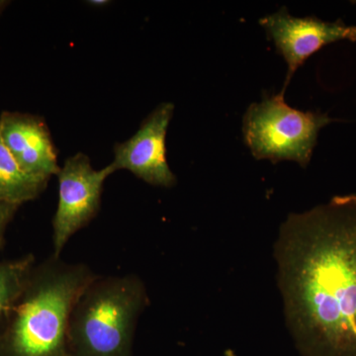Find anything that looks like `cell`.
Here are the masks:
<instances>
[{
  "instance_id": "6da1fadb",
  "label": "cell",
  "mask_w": 356,
  "mask_h": 356,
  "mask_svg": "<svg viewBox=\"0 0 356 356\" xmlns=\"http://www.w3.org/2000/svg\"><path fill=\"white\" fill-rule=\"evenodd\" d=\"M274 259L301 355L356 356V194L290 214Z\"/></svg>"
},
{
  "instance_id": "7a4b0ae2",
  "label": "cell",
  "mask_w": 356,
  "mask_h": 356,
  "mask_svg": "<svg viewBox=\"0 0 356 356\" xmlns=\"http://www.w3.org/2000/svg\"><path fill=\"white\" fill-rule=\"evenodd\" d=\"M96 278L88 266L51 257L33 268L4 324L1 348L8 356H67L72 310Z\"/></svg>"
},
{
  "instance_id": "3957f363",
  "label": "cell",
  "mask_w": 356,
  "mask_h": 356,
  "mask_svg": "<svg viewBox=\"0 0 356 356\" xmlns=\"http://www.w3.org/2000/svg\"><path fill=\"white\" fill-rule=\"evenodd\" d=\"M147 304L138 276H96L70 315L67 348L74 356H130L136 325Z\"/></svg>"
},
{
  "instance_id": "277c9868",
  "label": "cell",
  "mask_w": 356,
  "mask_h": 356,
  "mask_svg": "<svg viewBox=\"0 0 356 356\" xmlns=\"http://www.w3.org/2000/svg\"><path fill=\"white\" fill-rule=\"evenodd\" d=\"M332 121L327 114L293 108L280 93L248 107L243 116V139L257 159L273 163L292 161L306 168L321 129Z\"/></svg>"
},
{
  "instance_id": "5b68a950",
  "label": "cell",
  "mask_w": 356,
  "mask_h": 356,
  "mask_svg": "<svg viewBox=\"0 0 356 356\" xmlns=\"http://www.w3.org/2000/svg\"><path fill=\"white\" fill-rule=\"evenodd\" d=\"M115 172L112 163L95 170L83 153L65 161L57 175L58 202L53 219L54 257H60L70 238L95 219L102 205L104 182Z\"/></svg>"
},
{
  "instance_id": "8992f818",
  "label": "cell",
  "mask_w": 356,
  "mask_h": 356,
  "mask_svg": "<svg viewBox=\"0 0 356 356\" xmlns=\"http://www.w3.org/2000/svg\"><path fill=\"white\" fill-rule=\"evenodd\" d=\"M259 23L288 65L283 95L296 70L313 54L341 40L356 41L355 26L346 25L341 20L325 22L316 17H295L286 7L264 16Z\"/></svg>"
},
{
  "instance_id": "52a82bcc",
  "label": "cell",
  "mask_w": 356,
  "mask_h": 356,
  "mask_svg": "<svg viewBox=\"0 0 356 356\" xmlns=\"http://www.w3.org/2000/svg\"><path fill=\"white\" fill-rule=\"evenodd\" d=\"M175 113V104L163 102L140 124L130 139L115 145L112 165L126 170L153 186L172 188L177 177L166 159V134Z\"/></svg>"
},
{
  "instance_id": "ba28073f",
  "label": "cell",
  "mask_w": 356,
  "mask_h": 356,
  "mask_svg": "<svg viewBox=\"0 0 356 356\" xmlns=\"http://www.w3.org/2000/svg\"><path fill=\"white\" fill-rule=\"evenodd\" d=\"M0 139L23 172L49 182L60 168L50 129L43 118L20 112L0 115Z\"/></svg>"
},
{
  "instance_id": "9c48e42d",
  "label": "cell",
  "mask_w": 356,
  "mask_h": 356,
  "mask_svg": "<svg viewBox=\"0 0 356 356\" xmlns=\"http://www.w3.org/2000/svg\"><path fill=\"white\" fill-rule=\"evenodd\" d=\"M48 182L30 177L21 170L0 139V203L20 207L38 197Z\"/></svg>"
},
{
  "instance_id": "30bf717a",
  "label": "cell",
  "mask_w": 356,
  "mask_h": 356,
  "mask_svg": "<svg viewBox=\"0 0 356 356\" xmlns=\"http://www.w3.org/2000/svg\"><path fill=\"white\" fill-rule=\"evenodd\" d=\"M34 266L35 259L32 254L0 262V325L6 324Z\"/></svg>"
},
{
  "instance_id": "8fae6325",
  "label": "cell",
  "mask_w": 356,
  "mask_h": 356,
  "mask_svg": "<svg viewBox=\"0 0 356 356\" xmlns=\"http://www.w3.org/2000/svg\"><path fill=\"white\" fill-rule=\"evenodd\" d=\"M18 206L0 203V248L3 247L6 240V232L9 222L13 219Z\"/></svg>"
},
{
  "instance_id": "7c38bea8",
  "label": "cell",
  "mask_w": 356,
  "mask_h": 356,
  "mask_svg": "<svg viewBox=\"0 0 356 356\" xmlns=\"http://www.w3.org/2000/svg\"><path fill=\"white\" fill-rule=\"evenodd\" d=\"M110 1L108 0H90V1H88V4L89 6H92L95 7H102L108 6Z\"/></svg>"
},
{
  "instance_id": "4fadbf2b",
  "label": "cell",
  "mask_w": 356,
  "mask_h": 356,
  "mask_svg": "<svg viewBox=\"0 0 356 356\" xmlns=\"http://www.w3.org/2000/svg\"><path fill=\"white\" fill-rule=\"evenodd\" d=\"M10 3L9 1H6V0H0V13L8 6V4Z\"/></svg>"
}]
</instances>
